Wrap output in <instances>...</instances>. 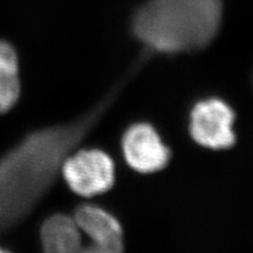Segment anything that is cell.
Segmentation results:
<instances>
[{
	"instance_id": "1",
	"label": "cell",
	"mask_w": 253,
	"mask_h": 253,
	"mask_svg": "<svg viewBox=\"0 0 253 253\" xmlns=\"http://www.w3.org/2000/svg\"><path fill=\"white\" fill-rule=\"evenodd\" d=\"M148 61L141 54L89 109L71 121L28 132L0 158V226L14 225L33 212L55 184L66 158L96 128Z\"/></svg>"
},
{
	"instance_id": "2",
	"label": "cell",
	"mask_w": 253,
	"mask_h": 253,
	"mask_svg": "<svg viewBox=\"0 0 253 253\" xmlns=\"http://www.w3.org/2000/svg\"><path fill=\"white\" fill-rule=\"evenodd\" d=\"M221 21V0H147L132 15L130 28L151 58L208 48Z\"/></svg>"
},
{
	"instance_id": "3",
	"label": "cell",
	"mask_w": 253,
	"mask_h": 253,
	"mask_svg": "<svg viewBox=\"0 0 253 253\" xmlns=\"http://www.w3.org/2000/svg\"><path fill=\"white\" fill-rule=\"evenodd\" d=\"M42 253H123L118 218L96 205L84 204L73 216L55 213L40 229Z\"/></svg>"
},
{
	"instance_id": "4",
	"label": "cell",
	"mask_w": 253,
	"mask_h": 253,
	"mask_svg": "<svg viewBox=\"0 0 253 253\" xmlns=\"http://www.w3.org/2000/svg\"><path fill=\"white\" fill-rule=\"evenodd\" d=\"M61 175L75 194L93 197L107 192L115 183V166L100 149H80L66 158Z\"/></svg>"
},
{
	"instance_id": "5",
	"label": "cell",
	"mask_w": 253,
	"mask_h": 253,
	"mask_svg": "<svg viewBox=\"0 0 253 253\" xmlns=\"http://www.w3.org/2000/svg\"><path fill=\"white\" fill-rule=\"evenodd\" d=\"M235 120V110L225 101L217 97L198 101L190 113V135L204 148L231 149L237 141L233 130Z\"/></svg>"
},
{
	"instance_id": "6",
	"label": "cell",
	"mask_w": 253,
	"mask_h": 253,
	"mask_svg": "<svg viewBox=\"0 0 253 253\" xmlns=\"http://www.w3.org/2000/svg\"><path fill=\"white\" fill-rule=\"evenodd\" d=\"M122 150L128 166L141 173L163 170L171 160V150L163 143L150 123L137 122L122 136Z\"/></svg>"
},
{
	"instance_id": "7",
	"label": "cell",
	"mask_w": 253,
	"mask_h": 253,
	"mask_svg": "<svg viewBox=\"0 0 253 253\" xmlns=\"http://www.w3.org/2000/svg\"><path fill=\"white\" fill-rule=\"evenodd\" d=\"M20 96L18 55L13 46L0 40V114L13 108Z\"/></svg>"
},
{
	"instance_id": "8",
	"label": "cell",
	"mask_w": 253,
	"mask_h": 253,
	"mask_svg": "<svg viewBox=\"0 0 253 253\" xmlns=\"http://www.w3.org/2000/svg\"><path fill=\"white\" fill-rule=\"evenodd\" d=\"M0 253H11V252H9V251H6V250H4V249L0 248Z\"/></svg>"
}]
</instances>
